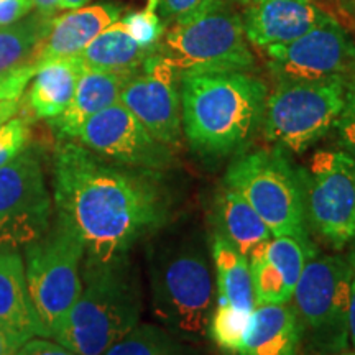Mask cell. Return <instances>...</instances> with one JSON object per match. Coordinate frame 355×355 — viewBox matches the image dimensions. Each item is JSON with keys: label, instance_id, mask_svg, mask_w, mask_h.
Returning a JSON list of instances; mask_svg holds the SVG:
<instances>
[{"label": "cell", "instance_id": "6da1fadb", "mask_svg": "<svg viewBox=\"0 0 355 355\" xmlns=\"http://www.w3.org/2000/svg\"><path fill=\"white\" fill-rule=\"evenodd\" d=\"M159 175L110 163L78 141L58 145L53 204L58 219L83 242L84 260L132 254L170 224L173 199Z\"/></svg>", "mask_w": 355, "mask_h": 355}, {"label": "cell", "instance_id": "7a4b0ae2", "mask_svg": "<svg viewBox=\"0 0 355 355\" xmlns=\"http://www.w3.org/2000/svg\"><path fill=\"white\" fill-rule=\"evenodd\" d=\"M152 311L157 321L189 343H201L214 311V265L201 229L171 222L146 241Z\"/></svg>", "mask_w": 355, "mask_h": 355}, {"label": "cell", "instance_id": "3957f363", "mask_svg": "<svg viewBox=\"0 0 355 355\" xmlns=\"http://www.w3.org/2000/svg\"><path fill=\"white\" fill-rule=\"evenodd\" d=\"M180 92L183 133L198 153L241 152L263 121L266 86L247 71L181 74Z\"/></svg>", "mask_w": 355, "mask_h": 355}, {"label": "cell", "instance_id": "277c9868", "mask_svg": "<svg viewBox=\"0 0 355 355\" xmlns=\"http://www.w3.org/2000/svg\"><path fill=\"white\" fill-rule=\"evenodd\" d=\"M83 290L53 339L76 355H102L140 322L144 286L132 255L83 265Z\"/></svg>", "mask_w": 355, "mask_h": 355}, {"label": "cell", "instance_id": "5b68a950", "mask_svg": "<svg viewBox=\"0 0 355 355\" xmlns=\"http://www.w3.org/2000/svg\"><path fill=\"white\" fill-rule=\"evenodd\" d=\"M158 53L170 60L180 76L212 71H250L255 66L242 19L225 0L166 30Z\"/></svg>", "mask_w": 355, "mask_h": 355}, {"label": "cell", "instance_id": "8992f818", "mask_svg": "<svg viewBox=\"0 0 355 355\" xmlns=\"http://www.w3.org/2000/svg\"><path fill=\"white\" fill-rule=\"evenodd\" d=\"M349 259L314 255L306 263L293 291V311L306 343L319 355H334L349 344Z\"/></svg>", "mask_w": 355, "mask_h": 355}, {"label": "cell", "instance_id": "52a82bcc", "mask_svg": "<svg viewBox=\"0 0 355 355\" xmlns=\"http://www.w3.org/2000/svg\"><path fill=\"white\" fill-rule=\"evenodd\" d=\"M225 186L242 194L273 237L308 235L298 173L282 148L239 157L227 168Z\"/></svg>", "mask_w": 355, "mask_h": 355}, {"label": "cell", "instance_id": "ba28073f", "mask_svg": "<svg viewBox=\"0 0 355 355\" xmlns=\"http://www.w3.org/2000/svg\"><path fill=\"white\" fill-rule=\"evenodd\" d=\"M343 78L308 83H278L266 97L263 133L278 148L303 153L334 128L344 107Z\"/></svg>", "mask_w": 355, "mask_h": 355}, {"label": "cell", "instance_id": "9c48e42d", "mask_svg": "<svg viewBox=\"0 0 355 355\" xmlns=\"http://www.w3.org/2000/svg\"><path fill=\"white\" fill-rule=\"evenodd\" d=\"M25 248L30 298L48 337L66 318L83 290L84 245L63 220Z\"/></svg>", "mask_w": 355, "mask_h": 355}, {"label": "cell", "instance_id": "30bf717a", "mask_svg": "<svg viewBox=\"0 0 355 355\" xmlns=\"http://www.w3.org/2000/svg\"><path fill=\"white\" fill-rule=\"evenodd\" d=\"M306 225L340 250L355 239V159L343 150H319L296 168Z\"/></svg>", "mask_w": 355, "mask_h": 355}, {"label": "cell", "instance_id": "8fae6325", "mask_svg": "<svg viewBox=\"0 0 355 355\" xmlns=\"http://www.w3.org/2000/svg\"><path fill=\"white\" fill-rule=\"evenodd\" d=\"M53 198L35 148L0 168V245L26 247L51 227Z\"/></svg>", "mask_w": 355, "mask_h": 355}, {"label": "cell", "instance_id": "7c38bea8", "mask_svg": "<svg viewBox=\"0 0 355 355\" xmlns=\"http://www.w3.org/2000/svg\"><path fill=\"white\" fill-rule=\"evenodd\" d=\"M263 50L278 83L345 79L355 74V42L332 15L295 42Z\"/></svg>", "mask_w": 355, "mask_h": 355}, {"label": "cell", "instance_id": "4fadbf2b", "mask_svg": "<svg viewBox=\"0 0 355 355\" xmlns=\"http://www.w3.org/2000/svg\"><path fill=\"white\" fill-rule=\"evenodd\" d=\"M76 139L99 157L137 170L163 173L176 163L171 146L155 139L121 102L92 115Z\"/></svg>", "mask_w": 355, "mask_h": 355}, {"label": "cell", "instance_id": "5bb4252c", "mask_svg": "<svg viewBox=\"0 0 355 355\" xmlns=\"http://www.w3.org/2000/svg\"><path fill=\"white\" fill-rule=\"evenodd\" d=\"M180 73L155 51L144 61L121 92V104L144 123L155 139L176 148L183 139Z\"/></svg>", "mask_w": 355, "mask_h": 355}, {"label": "cell", "instance_id": "9a60e30c", "mask_svg": "<svg viewBox=\"0 0 355 355\" xmlns=\"http://www.w3.org/2000/svg\"><path fill=\"white\" fill-rule=\"evenodd\" d=\"M316 254L308 235H277L257 247L248 255L257 306L290 303L306 263Z\"/></svg>", "mask_w": 355, "mask_h": 355}, {"label": "cell", "instance_id": "2e32d148", "mask_svg": "<svg viewBox=\"0 0 355 355\" xmlns=\"http://www.w3.org/2000/svg\"><path fill=\"white\" fill-rule=\"evenodd\" d=\"M329 17L316 0H257L243 10L242 25L247 42L263 50L295 42Z\"/></svg>", "mask_w": 355, "mask_h": 355}, {"label": "cell", "instance_id": "e0dca14e", "mask_svg": "<svg viewBox=\"0 0 355 355\" xmlns=\"http://www.w3.org/2000/svg\"><path fill=\"white\" fill-rule=\"evenodd\" d=\"M122 12L121 6L109 2L84 6L55 17L50 33L38 44L30 61L40 64L56 58L78 56L102 30L121 20Z\"/></svg>", "mask_w": 355, "mask_h": 355}, {"label": "cell", "instance_id": "ac0fdd59", "mask_svg": "<svg viewBox=\"0 0 355 355\" xmlns=\"http://www.w3.org/2000/svg\"><path fill=\"white\" fill-rule=\"evenodd\" d=\"M0 326L21 344L48 337L30 298L24 257L19 248L7 245H0Z\"/></svg>", "mask_w": 355, "mask_h": 355}, {"label": "cell", "instance_id": "d6986e66", "mask_svg": "<svg viewBox=\"0 0 355 355\" xmlns=\"http://www.w3.org/2000/svg\"><path fill=\"white\" fill-rule=\"evenodd\" d=\"M130 76L84 68L69 105L63 114L50 121V125L56 135L61 140L76 139L81 127L92 115L121 102L122 87Z\"/></svg>", "mask_w": 355, "mask_h": 355}, {"label": "cell", "instance_id": "ffe728a7", "mask_svg": "<svg viewBox=\"0 0 355 355\" xmlns=\"http://www.w3.org/2000/svg\"><path fill=\"white\" fill-rule=\"evenodd\" d=\"M301 329L293 308L286 304H259L239 355H300Z\"/></svg>", "mask_w": 355, "mask_h": 355}, {"label": "cell", "instance_id": "44dd1931", "mask_svg": "<svg viewBox=\"0 0 355 355\" xmlns=\"http://www.w3.org/2000/svg\"><path fill=\"white\" fill-rule=\"evenodd\" d=\"M84 64L79 56L56 58L38 64L37 73L30 81L28 107L37 119L51 121L64 112L74 91Z\"/></svg>", "mask_w": 355, "mask_h": 355}, {"label": "cell", "instance_id": "7402d4cb", "mask_svg": "<svg viewBox=\"0 0 355 355\" xmlns=\"http://www.w3.org/2000/svg\"><path fill=\"white\" fill-rule=\"evenodd\" d=\"M216 224L217 234L247 259L257 247L273 237L254 207L227 186L216 198Z\"/></svg>", "mask_w": 355, "mask_h": 355}, {"label": "cell", "instance_id": "603a6c76", "mask_svg": "<svg viewBox=\"0 0 355 355\" xmlns=\"http://www.w3.org/2000/svg\"><path fill=\"white\" fill-rule=\"evenodd\" d=\"M153 53L155 50L137 43L127 32L125 25L117 20L102 30L78 56L81 58L84 68L130 76Z\"/></svg>", "mask_w": 355, "mask_h": 355}, {"label": "cell", "instance_id": "cb8c5ba5", "mask_svg": "<svg viewBox=\"0 0 355 355\" xmlns=\"http://www.w3.org/2000/svg\"><path fill=\"white\" fill-rule=\"evenodd\" d=\"M211 257L216 272L219 303L252 313L257 308V300L247 257L235 250L217 232L211 239Z\"/></svg>", "mask_w": 355, "mask_h": 355}, {"label": "cell", "instance_id": "d4e9b609", "mask_svg": "<svg viewBox=\"0 0 355 355\" xmlns=\"http://www.w3.org/2000/svg\"><path fill=\"white\" fill-rule=\"evenodd\" d=\"M191 344L159 324L139 322L102 355H201Z\"/></svg>", "mask_w": 355, "mask_h": 355}, {"label": "cell", "instance_id": "484cf974", "mask_svg": "<svg viewBox=\"0 0 355 355\" xmlns=\"http://www.w3.org/2000/svg\"><path fill=\"white\" fill-rule=\"evenodd\" d=\"M53 19L35 12L15 24L0 26V74L30 61L38 44L50 33Z\"/></svg>", "mask_w": 355, "mask_h": 355}, {"label": "cell", "instance_id": "4316f807", "mask_svg": "<svg viewBox=\"0 0 355 355\" xmlns=\"http://www.w3.org/2000/svg\"><path fill=\"white\" fill-rule=\"evenodd\" d=\"M252 313L237 309L225 303H217L212 311L207 336L224 352L239 354L245 339Z\"/></svg>", "mask_w": 355, "mask_h": 355}, {"label": "cell", "instance_id": "83f0119b", "mask_svg": "<svg viewBox=\"0 0 355 355\" xmlns=\"http://www.w3.org/2000/svg\"><path fill=\"white\" fill-rule=\"evenodd\" d=\"M121 21L125 25L127 32L132 35V38L137 43L144 48H148V50H158V44L166 30L158 13H155L153 6L146 7L144 10L128 13L121 19Z\"/></svg>", "mask_w": 355, "mask_h": 355}, {"label": "cell", "instance_id": "f1b7e54d", "mask_svg": "<svg viewBox=\"0 0 355 355\" xmlns=\"http://www.w3.org/2000/svg\"><path fill=\"white\" fill-rule=\"evenodd\" d=\"M32 137L30 121L25 115H13L0 125V168L20 155Z\"/></svg>", "mask_w": 355, "mask_h": 355}, {"label": "cell", "instance_id": "f546056e", "mask_svg": "<svg viewBox=\"0 0 355 355\" xmlns=\"http://www.w3.org/2000/svg\"><path fill=\"white\" fill-rule=\"evenodd\" d=\"M337 144L343 152L355 159V83H347L345 86L344 107L336 121Z\"/></svg>", "mask_w": 355, "mask_h": 355}, {"label": "cell", "instance_id": "4dcf8cb0", "mask_svg": "<svg viewBox=\"0 0 355 355\" xmlns=\"http://www.w3.org/2000/svg\"><path fill=\"white\" fill-rule=\"evenodd\" d=\"M37 63L26 61V63L0 74V102L21 99L26 86L37 73Z\"/></svg>", "mask_w": 355, "mask_h": 355}, {"label": "cell", "instance_id": "1f68e13d", "mask_svg": "<svg viewBox=\"0 0 355 355\" xmlns=\"http://www.w3.org/2000/svg\"><path fill=\"white\" fill-rule=\"evenodd\" d=\"M219 0H157L162 19L170 24H181L211 8Z\"/></svg>", "mask_w": 355, "mask_h": 355}, {"label": "cell", "instance_id": "d6a6232c", "mask_svg": "<svg viewBox=\"0 0 355 355\" xmlns=\"http://www.w3.org/2000/svg\"><path fill=\"white\" fill-rule=\"evenodd\" d=\"M15 355H76L71 352L69 349H66L64 345L60 343H53L48 340L46 337H32L26 343L20 345V349L17 350Z\"/></svg>", "mask_w": 355, "mask_h": 355}, {"label": "cell", "instance_id": "836d02e7", "mask_svg": "<svg viewBox=\"0 0 355 355\" xmlns=\"http://www.w3.org/2000/svg\"><path fill=\"white\" fill-rule=\"evenodd\" d=\"M35 8L33 0H0V26L15 24Z\"/></svg>", "mask_w": 355, "mask_h": 355}, {"label": "cell", "instance_id": "e575fe53", "mask_svg": "<svg viewBox=\"0 0 355 355\" xmlns=\"http://www.w3.org/2000/svg\"><path fill=\"white\" fill-rule=\"evenodd\" d=\"M349 263L352 268L350 277V298H349V340L355 349V245L349 254Z\"/></svg>", "mask_w": 355, "mask_h": 355}, {"label": "cell", "instance_id": "d590c367", "mask_svg": "<svg viewBox=\"0 0 355 355\" xmlns=\"http://www.w3.org/2000/svg\"><path fill=\"white\" fill-rule=\"evenodd\" d=\"M21 343L0 326V355H15Z\"/></svg>", "mask_w": 355, "mask_h": 355}, {"label": "cell", "instance_id": "8d00e7d4", "mask_svg": "<svg viewBox=\"0 0 355 355\" xmlns=\"http://www.w3.org/2000/svg\"><path fill=\"white\" fill-rule=\"evenodd\" d=\"M21 99H15V101H6L0 102V125L6 123L7 121H10L13 115H17L21 109Z\"/></svg>", "mask_w": 355, "mask_h": 355}, {"label": "cell", "instance_id": "74e56055", "mask_svg": "<svg viewBox=\"0 0 355 355\" xmlns=\"http://www.w3.org/2000/svg\"><path fill=\"white\" fill-rule=\"evenodd\" d=\"M33 3L35 12L46 17V19H53L55 13L60 10V0H33Z\"/></svg>", "mask_w": 355, "mask_h": 355}, {"label": "cell", "instance_id": "f35d334b", "mask_svg": "<svg viewBox=\"0 0 355 355\" xmlns=\"http://www.w3.org/2000/svg\"><path fill=\"white\" fill-rule=\"evenodd\" d=\"M89 0H60V10H74V8L84 7Z\"/></svg>", "mask_w": 355, "mask_h": 355}, {"label": "cell", "instance_id": "ab89813d", "mask_svg": "<svg viewBox=\"0 0 355 355\" xmlns=\"http://www.w3.org/2000/svg\"><path fill=\"white\" fill-rule=\"evenodd\" d=\"M235 2H239V3H242V6H252V3H255L257 0H235Z\"/></svg>", "mask_w": 355, "mask_h": 355}, {"label": "cell", "instance_id": "60d3db41", "mask_svg": "<svg viewBox=\"0 0 355 355\" xmlns=\"http://www.w3.org/2000/svg\"><path fill=\"white\" fill-rule=\"evenodd\" d=\"M334 355H355V350H354V352H345V350H343V352L334 354Z\"/></svg>", "mask_w": 355, "mask_h": 355}]
</instances>
